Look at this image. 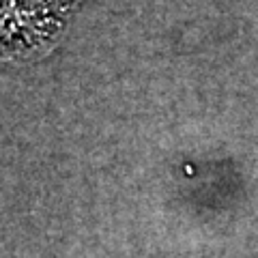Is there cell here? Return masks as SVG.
Listing matches in <instances>:
<instances>
[{"label":"cell","mask_w":258,"mask_h":258,"mask_svg":"<svg viewBox=\"0 0 258 258\" xmlns=\"http://www.w3.org/2000/svg\"><path fill=\"white\" fill-rule=\"evenodd\" d=\"M76 0H5L3 32L11 52L41 50L58 35Z\"/></svg>","instance_id":"1"}]
</instances>
